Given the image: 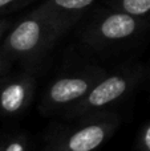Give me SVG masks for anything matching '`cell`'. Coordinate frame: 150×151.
<instances>
[{"label":"cell","mask_w":150,"mask_h":151,"mask_svg":"<svg viewBox=\"0 0 150 151\" xmlns=\"http://www.w3.org/2000/svg\"><path fill=\"white\" fill-rule=\"evenodd\" d=\"M40 36V24L35 20H25L12 31L8 37V45L16 52H28L37 45Z\"/></svg>","instance_id":"1"},{"label":"cell","mask_w":150,"mask_h":151,"mask_svg":"<svg viewBox=\"0 0 150 151\" xmlns=\"http://www.w3.org/2000/svg\"><path fill=\"white\" fill-rule=\"evenodd\" d=\"M126 90V81L121 77H110L93 89L89 96V102L93 106H104L117 99Z\"/></svg>","instance_id":"2"},{"label":"cell","mask_w":150,"mask_h":151,"mask_svg":"<svg viewBox=\"0 0 150 151\" xmlns=\"http://www.w3.org/2000/svg\"><path fill=\"white\" fill-rule=\"evenodd\" d=\"M136 20L129 13H114L104 20L101 32L106 39L117 40L128 37L134 32Z\"/></svg>","instance_id":"3"},{"label":"cell","mask_w":150,"mask_h":151,"mask_svg":"<svg viewBox=\"0 0 150 151\" xmlns=\"http://www.w3.org/2000/svg\"><path fill=\"white\" fill-rule=\"evenodd\" d=\"M88 83L81 78H63L50 89V98L55 102L64 104L81 97L87 91Z\"/></svg>","instance_id":"4"},{"label":"cell","mask_w":150,"mask_h":151,"mask_svg":"<svg viewBox=\"0 0 150 151\" xmlns=\"http://www.w3.org/2000/svg\"><path fill=\"white\" fill-rule=\"evenodd\" d=\"M104 138L105 131L101 126H88L72 135L69 149L72 151H92L100 146Z\"/></svg>","instance_id":"5"},{"label":"cell","mask_w":150,"mask_h":151,"mask_svg":"<svg viewBox=\"0 0 150 151\" xmlns=\"http://www.w3.org/2000/svg\"><path fill=\"white\" fill-rule=\"evenodd\" d=\"M24 102V88L20 83H12L1 91L0 105L5 111H16Z\"/></svg>","instance_id":"6"},{"label":"cell","mask_w":150,"mask_h":151,"mask_svg":"<svg viewBox=\"0 0 150 151\" xmlns=\"http://www.w3.org/2000/svg\"><path fill=\"white\" fill-rule=\"evenodd\" d=\"M122 7L129 15H144L150 11V0H124Z\"/></svg>","instance_id":"7"},{"label":"cell","mask_w":150,"mask_h":151,"mask_svg":"<svg viewBox=\"0 0 150 151\" xmlns=\"http://www.w3.org/2000/svg\"><path fill=\"white\" fill-rule=\"evenodd\" d=\"M94 0H55V3L61 8L65 9H81L88 7Z\"/></svg>","instance_id":"8"},{"label":"cell","mask_w":150,"mask_h":151,"mask_svg":"<svg viewBox=\"0 0 150 151\" xmlns=\"http://www.w3.org/2000/svg\"><path fill=\"white\" fill-rule=\"evenodd\" d=\"M5 151H24V147L21 146L19 142H13L5 149Z\"/></svg>","instance_id":"9"},{"label":"cell","mask_w":150,"mask_h":151,"mask_svg":"<svg viewBox=\"0 0 150 151\" xmlns=\"http://www.w3.org/2000/svg\"><path fill=\"white\" fill-rule=\"evenodd\" d=\"M145 143H146V147L150 150V127L146 130V134H145Z\"/></svg>","instance_id":"10"},{"label":"cell","mask_w":150,"mask_h":151,"mask_svg":"<svg viewBox=\"0 0 150 151\" xmlns=\"http://www.w3.org/2000/svg\"><path fill=\"white\" fill-rule=\"evenodd\" d=\"M12 1H15V0H0V9L4 7H7L8 4H11Z\"/></svg>","instance_id":"11"}]
</instances>
